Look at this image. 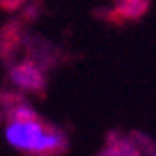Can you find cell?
<instances>
[{
    "mask_svg": "<svg viewBox=\"0 0 156 156\" xmlns=\"http://www.w3.org/2000/svg\"><path fill=\"white\" fill-rule=\"evenodd\" d=\"M33 117H37V112L33 110L28 103H14L12 107H9V114H7V119H33Z\"/></svg>",
    "mask_w": 156,
    "mask_h": 156,
    "instance_id": "3957f363",
    "label": "cell"
},
{
    "mask_svg": "<svg viewBox=\"0 0 156 156\" xmlns=\"http://www.w3.org/2000/svg\"><path fill=\"white\" fill-rule=\"evenodd\" d=\"M149 156H156V151H151V154H149Z\"/></svg>",
    "mask_w": 156,
    "mask_h": 156,
    "instance_id": "277c9868",
    "label": "cell"
},
{
    "mask_svg": "<svg viewBox=\"0 0 156 156\" xmlns=\"http://www.w3.org/2000/svg\"><path fill=\"white\" fill-rule=\"evenodd\" d=\"M9 79L12 84L19 89V91H40L42 84H44V77H42V70H40L35 63H16L12 65L9 70Z\"/></svg>",
    "mask_w": 156,
    "mask_h": 156,
    "instance_id": "7a4b0ae2",
    "label": "cell"
},
{
    "mask_svg": "<svg viewBox=\"0 0 156 156\" xmlns=\"http://www.w3.org/2000/svg\"><path fill=\"white\" fill-rule=\"evenodd\" d=\"M5 140L16 151L30 156H54L65 149V135L58 128H49L40 121V117L33 119H7L5 124Z\"/></svg>",
    "mask_w": 156,
    "mask_h": 156,
    "instance_id": "6da1fadb",
    "label": "cell"
}]
</instances>
